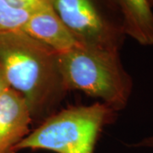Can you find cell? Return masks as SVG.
Returning a JSON list of instances; mask_svg holds the SVG:
<instances>
[{
  "instance_id": "6da1fadb",
  "label": "cell",
  "mask_w": 153,
  "mask_h": 153,
  "mask_svg": "<svg viewBox=\"0 0 153 153\" xmlns=\"http://www.w3.org/2000/svg\"><path fill=\"white\" fill-rule=\"evenodd\" d=\"M0 69L24 98L33 121L53 114L67 92L58 53L22 30L0 32Z\"/></svg>"
},
{
  "instance_id": "7a4b0ae2",
  "label": "cell",
  "mask_w": 153,
  "mask_h": 153,
  "mask_svg": "<svg viewBox=\"0 0 153 153\" xmlns=\"http://www.w3.org/2000/svg\"><path fill=\"white\" fill-rule=\"evenodd\" d=\"M58 60L67 91H82L100 100L116 112L127 106L133 80L123 66L119 52L77 45L58 53Z\"/></svg>"
},
{
  "instance_id": "3957f363",
  "label": "cell",
  "mask_w": 153,
  "mask_h": 153,
  "mask_svg": "<svg viewBox=\"0 0 153 153\" xmlns=\"http://www.w3.org/2000/svg\"><path fill=\"white\" fill-rule=\"evenodd\" d=\"M116 111L102 102L69 106L45 118L17 146L55 153H94L100 134Z\"/></svg>"
},
{
  "instance_id": "277c9868",
  "label": "cell",
  "mask_w": 153,
  "mask_h": 153,
  "mask_svg": "<svg viewBox=\"0 0 153 153\" xmlns=\"http://www.w3.org/2000/svg\"><path fill=\"white\" fill-rule=\"evenodd\" d=\"M53 7L79 45L120 51L126 34L113 0H53Z\"/></svg>"
},
{
  "instance_id": "5b68a950",
  "label": "cell",
  "mask_w": 153,
  "mask_h": 153,
  "mask_svg": "<svg viewBox=\"0 0 153 153\" xmlns=\"http://www.w3.org/2000/svg\"><path fill=\"white\" fill-rule=\"evenodd\" d=\"M24 98L9 88L0 96V153H17V146L31 132L33 123Z\"/></svg>"
},
{
  "instance_id": "8992f818",
  "label": "cell",
  "mask_w": 153,
  "mask_h": 153,
  "mask_svg": "<svg viewBox=\"0 0 153 153\" xmlns=\"http://www.w3.org/2000/svg\"><path fill=\"white\" fill-rule=\"evenodd\" d=\"M22 31L57 53L66 52L79 45L56 13L53 4L33 13Z\"/></svg>"
},
{
  "instance_id": "52a82bcc",
  "label": "cell",
  "mask_w": 153,
  "mask_h": 153,
  "mask_svg": "<svg viewBox=\"0 0 153 153\" xmlns=\"http://www.w3.org/2000/svg\"><path fill=\"white\" fill-rule=\"evenodd\" d=\"M126 36L143 46H153V11L148 0H113Z\"/></svg>"
},
{
  "instance_id": "ba28073f",
  "label": "cell",
  "mask_w": 153,
  "mask_h": 153,
  "mask_svg": "<svg viewBox=\"0 0 153 153\" xmlns=\"http://www.w3.org/2000/svg\"><path fill=\"white\" fill-rule=\"evenodd\" d=\"M53 0H0V32L22 30L30 16Z\"/></svg>"
},
{
  "instance_id": "9c48e42d",
  "label": "cell",
  "mask_w": 153,
  "mask_h": 153,
  "mask_svg": "<svg viewBox=\"0 0 153 153\" xmlns=\"http://www.w3.org/2000/svg\"><path fill=\"white\" fill-rule=\"evenodd\" d=\"M131 146L137 148H149V149H152L153 150V134L151 136L144 138L141 140H140L139 142L132 144Z\"/></svg>"
},
{
  "instance_id": "30bf717a",
  "label": "cell",
  "mask_w": 153,
  "mask_h": 153,
  "mask_svg": "<svg viewBox=\"0 0 153 153\" xmlns=\"http://www.w3.org/2000/svg\"><path fill=\"white\" fill-rule=\"evenodd\" d=\"M9 88H10V87L6 80L5 76L4 75V72L0 69V96L5 91H7Z\"/></svg>"
},
{
  "instance_id": "8fae6325",
  "label": "cell",
  "mask_w": 153,
  "mask_h": 153,
  "mask_svg": "<svg viewBox=\"0 0 153 153\" xmlns=\"http://www.w3.org/2000/svg\"><path fill=\"white\" fill-rule=\"evenodd\" d=\"M148 1H149L150 4L152 5V7H153V0H148Z\"/></svg>"
}]
</instances>
